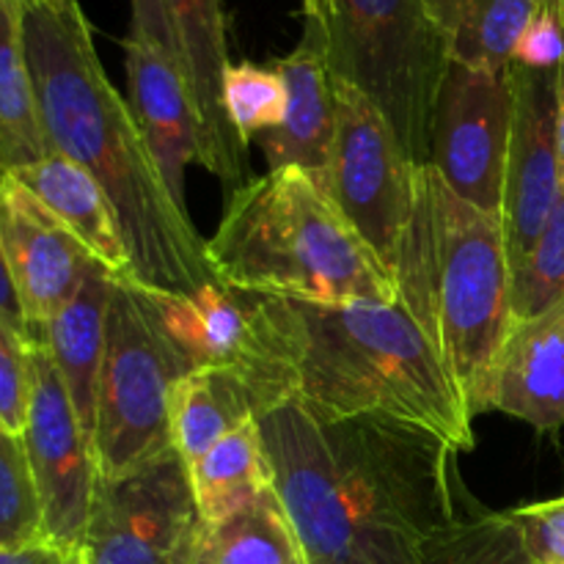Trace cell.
<instances>
[{
    "label": "cell",
    "instance_id": "obj_1",
    "mask_svg": "<svg viewBox=\"0 0 564 564\" xmlns=\"http://www.w3.org/2000/svg\"><path fill=\"white\" fill-rule=\"evenodd\" d=\"M251 350L226 372L240 380L253 416L297 405L319 422L416 430L457 455L477 446L438 345L405 303L251 295Z\"/></svg>",
    "mask_w": 564,
    "mask_h": 564
},
{
    "label": "cell",
    "instance_id": "obj_2",
    "mask_svg": "<svg viewBox=\"0 0 564 564\" xmlns=\"http://www.w3.org/2000/svg\"><path fill=\"white\" fill-rule=\"evenodd\" d=\"M257 422L306 564H422L424 540L471 505L460 455L416 430L319 422L297 405Z\"/></svg>",
    "mask_w": 564,
    "mask_h": 564
},
{
    "label": "cell",
    "instance_id": "obj_3",
    "mask_svg": "<svg viewBox=\"0 0 564 564\" xmlns=\"http://www.w3.org/2000/svg\"><path fill=\"white\" fill-rule=\"evenodd\" d=\"M22 39L50 147L102 185L130 253V281L169 295L218 281L207 240L171 193L130 102L105 75L80 3L31 0Z\"/></svg>",
    "mask_w": 564,
    "mask_h": 564
},
{
    "label": "cell",
    "instance_id": "obj_4",
    "mask_svg": "<svg viewBox=\"0 0 564 564\" xmlns=\"http://www.w3.org/2000/svg\"><path fill=\"white\" fill-rule=\"evenodd\" d=\"M204 251L215 279L248 295L402 303L372 248L301 169H275L235 187Z\"/></svg>",
    "mask_w": 564,
    "mask_h": 564
},
{
    "label": "cell",
    "instance_id": "obj_5",
    "mask_svg": "<svg viewBox=\"0 0 564 564\" xmlns=\"http://www.w3.org/2000/svg\"><path fill=\"white\" fill-rule=\"evenodd\" d=\"M334 86L336 135L323 187L430 334V165L408 158L389 121L361 91L336 80Z\"/></svg>",
    "mask_w": 564,
    "mask_h": 564
},
{
    "label": "cell",
    "instance_id": "obj_6",
    "mask_svg": "<svg viewBox=\"0 0 564 564\" xmlns=\"http://www.w3.org/2000/svg\"><path fill=\"white\" fill-rule=\"evenodd\" d=\"M430 334L468 416L488 413L496 358L512 328V264L501 215L457 198L430 165Z\"/></svg>",
    "mask_w": 564,
    "mask_h": 564
},
{
    "label": "cell",
    "instance_id": "obj_7",
    "mask_svg": "<svg viewBox=\"0 0 564 564\" xmlns=\"http://www.w3.org/2000/svg\"><path fill=\"white\" fill-rule=\"evenodd\" d=\"M325 55L336 83L383 113L416 165H430L433 110L452 64L430 0H330Z\"/></svg>",
    "mask_w": 564,
    "mask_h": 564
},
{
    "label": "cell",
    "instance_id": "obj_8",
    "mask_svg": "<svg viewBox=\"0 0 564 564\" xmlns=\"http://www.w3.org/2000/svg\"><path fill=\"white\" fill-rule=\"evenodd\" d=\"M193 364L165 336L149 292L116 279L97 391L94 452L105 479L121 477L174 449L171 394Z\"/></svg>",
    "mask_w": 564,
    "mask_h": 564
},
{
    "label": "cell",
    "instance_id": "obj_9",
    "mask_svg": "<svg viewBox=\"0 0 564 564\" xmlns=\"http://www.w3.org/2000/svg\"><path fill=\"white\" fill-rule=\"evenodd\" d=\"M198 518L187 463L176 449L147 466L99 482L83 564H191Z\"/></svg>",
    "mask_w": 564,
    "mask_h": 564
},
{
    "label": "cell",
    "instance_id": "obj_10",
    "mask_svg": "<svg viewBox=\"0 0 564 564\" xmlns=\"http://www.w3.org/2000/svg\"><path fill=\"white\" fill-rule=\"evenodd\" d=\"M516 83L507 72L452 61L433 110L430 165L463 202L501 215Z\"/></svg>",
    "mask_w": 564,
    "mask_h": 564
},
{
    "label": "cell",
    "instance_id": "obj_11",
    "mask_svg": "<svg viewBox=\"0 0 564 564\" xmlns=\"http://www.w3.org/2000/svg\"><path fill=\"white\" fill-rule=\"evenodd\" d=\"M22 444L42 501L44 538L77 549L102 471L91 438L72 408L64 380L42 345L31 347V408Z\"/></svg>",
    "mask_w": 564,
    "mask_h": 564
},
{
    "label": "cell",
    "instance_id": "obj_12",
    "mask_svg": "<svg viewBox=\"0 0 564 564\" xmlns=\"http://www.w3.org/2000/svg\"><path fill=\"white\" fill-rule=\"evenodd\" d=\"M0 251L28 325L42 328L72 301L97 259L14 176H0Z\"/></svg>",
    "mask_w": 564,
    "mask_h": 564
},
{
    "label": "cell",
    "instance_id": "obj_13",
    "mask_svg": "<svg viewBox=\"0 0 564 564\" xmlns=\"http://www.w3.org/2000/svg\"><path fill=\"white\" fill-rule=\"evenodd\" d=\"M556 75L560 69L540 72L512 64L516 113L501 198V224L512 268L534 246L562 196L556 152Z\"/></svg>",
    "mask_w": 564,
    "mask_h": 564
},
{
    "label": "cell",
    "instance_id": "obj_14",
    "mask_svg": "<svg viewBox=\"0 0 564 564\" xmlns=\"http://www.w3.org/2000/svg\"><path fill=\"white\" fill-rule=\"evenodd\" d=\"M182 75L204 130V169L229 185H246L248 147L224 110V75L231 66L220 0H165Z\"/></svg>",
    "mask_w": 564,
    "mask_h": 564
},
{
    "label": "cell",
    "instance_id": "obj_15",
    "mask_svg": "<svg viewBox=\"0 0 564 564\" xmlns=\"http://www.w3.org/2000/svg\"><path fill=\"white\" fill-rule=\"evenodd\" d=\"M286 88V113L259 135L268 171L301 169L323 185L336 135V86L325 55V31L306 20L301 44L273 64Z\"/></svg>",
    "mask_w": 564,
    "mask_h": 564
},
{
    "label": "cell",
    "instance_id": "obj_16",
    "mask_svg": "<svg viewBox=\"0 0 564 564\" xmlns=\"http://www.w3.org/2000/svg\"><path fill=\"white\" fill-rule=\"evenodd\" d=\"M124 66L132 116L174 198L187 207L185 169L191 163L204 165V130L182 66L158 47L132 36L124 42Z\"/></svg>",
    "mask_w": 564,
    "mask_h": 564
},
{
    "label": "cell",
    "instance_id": "obj_17",
    "mask_svg": "<svg viewBox=\"0 0 564 564\" xmlns=\"http://www.w3.org/2000/svg\"><path fill=\"white\" fill-rule=\"evenodd\" d=\"M488 411L521 419L540 433L564 427V301L512 323L496 358Z\"/></svg>",
    "mask_w": 564,
    "mask_h": 564
},
{
    "label": "cell",
    "instance_id": "obj_18",
    "mask_svg": "<svg viewBox=\"0 0 564 564\" xmlns=\"http://www.w3.org/2000/svg\"><path fill=\"white\" fill-rule=\"evenodd\" d=\"M116 275L94 264L72 301L42 328V347L53 358L72 408L94 444L97 430V391L108 339V312Z\"/></svg>",
    "mask_w": 564,
    "mask_h": 564
},
{
    "label": "cell",
    "instance_id": "obj_19",
    "mask_svg": "<svg viewBox=\"0 0 564 564\" xmlns=\"http://www.w3.org/2000/svg\"><path fill=\"white\" fill-rule=\"evenodd\" d=\"M149 292L165 336L193 364V369H235L251 350V295L204 284L185 295Z\"/></svg>",
    "mask_w": 564,
    "mask_h": 564
},
{
    "label": "cell",
    "instance_id": "obj_20",
    "mask_svg": "<svg viewBox=\"0 0 564 564\" xmlns=\"http://www.w3.org/2000/svg\"><path fill=\"white\" fill-rule=\"evenodd\" d=\"M9 176L25 185L110 275L132 279L130 253H127L113 204L105 196L102 185L83 165L53 152L50 158L25 165Z\"/></svg>",
    "mask_w": 564,
    "mask_h": 564
},
{
    "label": "cell",
    "instance_id": "obj_21",
    "mask_svg": "<svg viewBox=\"0 0 564 564\" xmlns=\"http://www.w3.org/2000/svg\"><path fill=\"white\" fill-rule=\"evenodd\" d=\"M191 564H306V556L270 485L235 516L202 523Z\"/></svg>",
    "mask_w": 564,
    "mask_h": 564
},
{
    "label": "cell",
    "instance_id": "obj_22",
    "mask_svg": "<svg viewBox=\"0 0 564 564\" xmlns=\"http://www.w3.org/2000/svg\"><path fill=\"white\" fill-rule=\"evenodd\" d=\"M22 39V6H0V176L50 158Z\"/></svg>",
    "mask_w": 564,
    "mask_h": 564
},
{
    "label": "cell",
    "instance_id": "obj_23",
    "mask_svg": "<svg viewBox=\"0 0 564 564\" xmlns=\"http://www.w3.org/2000/svg\"><path fill=\"white\" fill-rule=\"evenodd\" d=\"M187 474L202 523L224 521L251 505L273 485L257 419L231 430L207 455L187 466Z\"/></svg>",
    "mask_w": 564,
    "mask_h": 564
},
{
    "label": "cell",
    "instance_id": "obj_24",
    "mask_svg": "<svg viewBox=\"0 0 564 564\" xmlns=\"http://www.w3.org/2000/svg\"><path fill=\"white\" fill-rule=\"evenodd\" d=\"M438 14L455 64L507 72L518 42L538 14V0H430Z\"/></svg>",
    "mask_w": 564,
    "mask_h": 564
},
{
    "label": "cell",
    "instance_id": "obj_25",
    "mask_svg": "<svg viewBox=\"0 0 564 564\" xmlns=\"http://www.w3.org/2000/svg\"><path fill=\"white\" fill-rule=\"evenodd\" d=\"M251 419L246 389L226 369H196L171 394V441L187 466Z\"/></svg>",
    "mask_w": 564,
    "mask_h": 564
},
{
    "label": "cell",
    "instance_id": "obj_26",
    "mask_svg": "<svg viewBox=\"0 0 564 564\" xmlns=\"http://www.w3.org/2000/svg\"><path fill=\"white\" fill-rule=\"evenodd\" d=\"M422 564H534L507 512L466 507L449 527L424 540Z\"/></svg>",
    "mask_w": 564,
    "mask_h": 564
},
{
    "label": "cell",
    "instance_id": "obj_27",
    "mask_svg": "<svg viewBox=\"0 0 564 564\" xmlns=\"http://www.w3.org/2000/svg\"><path fill=\"white\" fill-rule=\"evenodd\" d=\"M564 301V191L527 257L512 268V323Z\"/></svg>",
    "mask_w": 564,
    "mask_h": 564
},
{
    "label": "cell",
    "instance_id": "obj_28",
    "mask_svg": "<svg viewBox=\"0 0 564 564\" xmlns=\"http://www.w3.org/2000/svg\"><path fill=\"white\" fill-rule=\"evenodd\" d=\"M44 538L42 501L20 435L0 424V549H22Z\"/></svg>",
    "mask_w": 564,
    "mask_h": 564
},
{
    "label": "cell",
    "instance_id": "obj_29",
    "mask_svg": "<svg viewBox=\"0 0 564 564\" xmlns=\"http://www.w3.org/2000/svg\"><path fill=\"white\" fill-rule=\"evenodd\" d=\"M224 110L242 143L275 130L286 113V88L275 69L240 61L224 75Z\"/></svg>",
    "mask_w": 564,
    "mask_h": 564
},
{
    "label": "cell",
    "instance_id": "obj_30",
    "mask_svg": "<svg viewBox=\"0 0 564 564\" xmlns=\"http://www.w3.org/2000/svg\"><path fill=\"white\" fill-rule=\"evenodd\" d=\"M31 408V347L0 325V424L25 433Z\"/></svg>",
    "mask_w": 564,
    "mask_h": 564
},
{
    "label": "cell",
    "instance_id": "obj_31",
    "mask_svg": "<svg viewBox=\"0 0 564 564\" xmlns=\"http://www.w3.org/2000/svg\"><path fill=\"white\" fill-rule=\"evenodd\" d=\"M534 564H564V496L507 510Z\"/></svg>",
    "mask_w": 564,
    "mask_h": 564
},
{
    "label": "cell",
    "instance_id": "obj_32",
    "mask_svg": "<svg viewBox=\"0 0 564 564\" xmlns=\"http://www.w3.org/2000/svg\"><path fill=\"white\" fill-rule=\"evenodd\" d=\"M512 64L554 72L564 64V6H540L518 42Z\"/></svg>",
    "mask_w": 564,
    "mask_h": 564
},
{
    "label": "cell",
    "instance_id": "obj_33",
    "mask_svg": "<svg viewBox=\"0 0 564 564\" xmlns=\"http://www.w3.org/2000/svg\"><path fill=\"white\" fill-rule=\"evenodd\" d=\"M130 6H132L130 36L138 39V42L152 44V47H158L160 53H165L171 61L180 64V50H176L174 31H171L165 0H130Z\"/></svg>",
    "mask_w": 564,
    "mask_h": 564
},
{
    "label": "cell",
    "instance_id": "obj_34",
    "mask_svg": "<svg viewBox=\"0 0 564 564\" xmlns=\"http://www.w3.org/2000/svg\"><path fill=\"white\" fill-rule=\"evenodd\" d=\"M0 325H3L9 334H14L20 341H25L28 347L39 345L36 334L31 330V325H28V319H25V312H22L20 297H17V292H14V284H11V275H9V268H6L3 251H0Z\"/></svg>",
    "mask_w": 564,
    "mask_h": 564
},
{
    "label": "cell",
    "instance_id": "obj_35",
    "mask_svg": "<svg viewBox=\"0 0 564 564\" xmlns=\"http://www.w3.org/2000/svg\"><path fill=\"white\" fill-rule=\"evenodd\" d=\"M0 564H83V560L77 549H66L53 540H39L22 549H0Z\"/></svg>",
    "mask_w": 564,
    "mask_h": 564
},
{
    "label": "cell",
    "instance_id": "obj_36",
    "mask_svg": "<svg viewBox=\"0 0 564 564\" xmlns=\"http://www.w3.org/2000/svg\"><path fill=\"white\" fill-rule=\"evenodd\" d=\"M556 152H560V176L564 191V64L556 75Z\"/></svg>",
    "mask_w": 564,
    "mask_h": 564
},
{
    "label": "cell",
    "instance_id": "obj_37",
    "mask_svg": "<svg viewBox=\"0 0 564 564\" xmlns=\"http://www.w3.org/2000/svg\"><path fill=\"white\" fill-rule=\"evenodd\" d=\"M301 3H303V14H306V20L325 25V20H328L330 0H301Z\"/></svg>",
    "mask_w": 564,
    "mask_h": 564
},
{
    "label": "cell",
    "instance_id": "obj_38",
    "mask_svg": "<svg viewBox=\"0 0 564 564\" xmlns=\"http://www.w3.org/2000/svg\"><path fill=\"white\" fill-rule=\"evenodd\" d=\"M28 3H31V0H0V6H22V9H25Z\"/></svg>",
    "mask_w": 564,
    "mask_h": 564
},
{
    "label": "cell",
    "instance_id": "obj_39",
    "mask_svg": "<svg viewBox=\"0 0 564 564\" xmlns=\"http://www.w3.org/2000/svg\"><path fill=\"white\" fill-rule=\"evenodd\" d=\"M540 6H564V0H538Z\"/></svg>",
    "mask_w": 564,
    "mask_h": 564
}]
</instances>
